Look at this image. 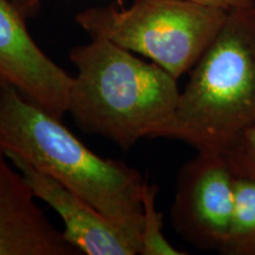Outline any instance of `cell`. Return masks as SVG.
I'll return each instance as SVG.
<instances>
[{"instance_id":"1","label":"cell","mask_w":255,"mask_h":255,"mask_svg":"<svg viewBox=\"0 0 255 255\" xmlns=\"http://www.w3.org/2000/svg\"><path fill=\"white\" fill-rule=\"evenodd\" d=\"M0 144L53 177L141 241L146 181L122 161L103 158L62 123L2 83Z\"/></svg>"},{"instance_id":"2","label":"cell","mask_w":255,"mask_h":255,"mask_svg":"<svg viewBox=\"0 0 255 255\" xmlns=\"http://www.w3.org/2000/svg\"><path fill=\"white\" fill-rule=\"evenodd\" d=\"M77 73L69 91L68 114L83 131L129 150L154 138L177 105V79L105 38L73 47Z\"/></svg>"},{"instance_id":"3","label":"cell","mask_w":255,"mask_h":255,"mask_svg":"<svg viewBox=\"0 0 255 255\" xmlns=\"http://www.w3.org/2000/svg\"><path fill=\"white\" fill-rule=\"evenodd\" d=\"M255 128V1L228 11L225 23L180 90L174 114L154 138L225 154Z\"/></svg>"},{"instance_id":"4","label":"cell","mask_w":255,"mask_h":255,"mask_svg":"<svg viewBox=\"0 0 255 255\" xmlns=\"http://www.w3.org/2000/svg\"><path fill=\"white\" fill-rule=\"evenodd\" d=\"M227 13L189 0H133L128 8H87L76 23L91 38L145 57L178 79L199 62Z\"/></svg>"},{"instance_id":"5","label":"cell","mask_w":255,"mask_h":255,"mask_svg":"<svg viewBox=\"0 0 255 255\" xmlns=\"http://www.w3.org/2000/svg\"><path fill=\"white\" fill-rule=\"evenodd\" d=\"M235 174L225 154L197 151L180 169L171 206L177 234L200 250L222 253L234 208Z\"/></svg>"},{"instance_id":"6","label":"cell","mask_w":255,"mask_h":255,"mask_svg":"<svg viewBox=\"0 0 255 255\" xmlns=\"http://www.w3.org/2000/svg\"><path fill=\"white\" fill-rule=\"evenodd\" d=\"M25 19L11 0H0V82L63 120L72 77L38 46Z\"/></svg>"},{"instance_id":"7","label":"cell","mask_w":255,"mask_h":255,"mask_svg":"<svg viewBox=\"0 0 255 255\" xmlns=\"http://www.w3.org/2000/svg\"><path fill=\"white\" fill-rule=\"evenodd\" d=\"M19 169L37 200L60 216L63 234L81 254L136 255L141 241L127 229L102 214L88 201L14 155H7Z\"/></svg>"},{"instance_id":"8","label":"cell","mask_w":255,"mask_h":255,"mask_svg":"<svg viewBox=\"0 0 255 255\" xmlns=\"http://www.w3.org/2000/svg\"><path fill=\"white\" fill-rule=\"evenodd\" d=\"M0 144V255H79Z\"/></svg>"},{"instance_id":"9","label":"cell","mask_w":255,"mask_h":255,"mask_svg":"<svg viewBox=\"0 0 255 255\" xmlns=\"http://www.w3.org/2000/svg\"><path fill=\"white\" fill-rule=\"evenodd\" d=\"M226 255H255V180L237 176Z\"/></svg>"},{"instance_id":"10","label":"cell","mask_w":255,"mask_h":255,"mask_svg":"<svg viewBox=\"0 0 255 255\" xmlns=\"http://www.w3.org/2000/svg\"><path fill=\"white\" fill-rule=\"evenodd\" d=\"M158 188L146 182L143 190V227L141 238V255H181L163 235V219L156 208Z\"/></svg>"},{"instance_id":"11","label":"cell","mask_w":255,"mask_h":255,"mask_svg":"<svg viewBox=\"0 0 255 255\" xmlns=\"http://www.w3.org/2000/svg\"><path fill=\"white\" fill-rule=\"evenodd\" d=\"M225 155L237 176L255 180V128L241 133Z\"/></svg>"},{"instance_id":"12","label":"cell","mask_w":255,"mask_h":255,"mask_svg":"<svg viewBox=\"0 0 255 255\" xmlns=\"http://www.w3.org/2000/svg\"><path fill=\"white\" fill-rule=\"evenodd\" d=\"M189 1H194L202 5L214 6V7L223 8L226 11H231V9L242 7V6L251 5L255 0H189Z\"/></svg>"},{"instance_id":"13","label":"cell","mask_w":255,"mask_h":255,"mask_svg":"<svg viewBox=\"0 0 255 255\" xmlns=\"http://www.w3.org/2000/svg\"><path fill=\"white\" fill-rule=\"evenodd\" d=\"M25 18H32L40 11V0H11Z\"/></svg>"},{"instance_id":"14","label":"cell","mask_w":255,"mask_h":255,"mask_svg":"<svg viewBox=\"0 0 255 255\" xmlns=\"http://www.w3.org/2000/svg\"><path fill=\"white\" fill-rule=\"evenodd\" d=\"M1 87H2V83L0 82V92H1Z\"/></svg>"}]
</instances>
